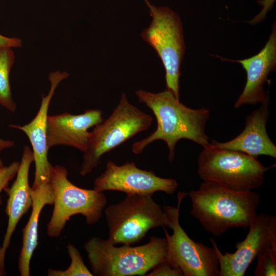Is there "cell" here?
<instances>
[{
	"label": "cell",
	"instance_id": "44dd1931",
	"mask_svg": "<svg viewBox=\"0 0 276 276\" xmlns=\"http://www.w3.org/2000/svg\"><path fill=\"white\" fill-rule=\"evenodd\" d=\"M147 276H182L180 268L169 258L156 265L147 274Z\"/></svg>",
	"mask_w": 276,
	"mask_h": 276
},
{
	"label": "cell",
	"instance_id": "9a60e30c",
	"mask_svg": "<svg viewBox=\"0 0 276 276\" xmlns=\"http://www.w3.org/2000/svg\"><path fill=\"white\" fill-rule=\"evenodd\" d=\"M34 162L32 150L25 146L16 178L10 188H6L8 199L6 212L8 222L0 252V275H5L4 262L6 252L9 246L12 236L21 218L32 206V200L30 194L31 188L29 183V173Z\"/></svg>",
	"mask_w": 276,
	"mask_h": 276
},
{
	"label": "cell",
	"instance_id": "9c48e42d",
	"mask_svg": "<svg viewBox=\"0 0 276 276\" xmlns=\"http://www.w3.org/2000/svg\"><path fill=\"white\" fill-rule=\"evenodd\" d=\"M187 195V192H178L177 207L167 205L173 223L172 235L164 227L168 258L180 268L184 276H219V263L214 248L194 241L179 224L180 204Z\"/></svg>",
	"mask_w": 276,
	"mask_h": 276
},
{
	"label": "cell",
	"instance_id": "484cf974",
	"mask_svg": "<svg viewBox=\"0 0 276 276\" xmlns=\"http://www.w3.org/2000/svg\"><path fill=\"white\" fill-rule=\"evenodd\" d=\"M3 166H4V164H3V161L2 160V159L0 158V168L3 167Z\"/></svg>",
	"mask_w": 276,
	"mask_h": 276
},
{
	"label": "cell",
	"instance_id": "2e32d148",
	"mask_svg": "<svg viewBox=\"0 0 276 276\" xmlns=\"http://www.w3.org/2000/svg\"><path fill=\"white\" fill-rule=\"evenodd\" d=\"M269 103L263 104L248 114L245 119L243 130L236 137L226 142H211L218 147L233 150L257 157L266 155L276 158V146L269 138L266 130L269 120Z\"/></svg>",
	"mask_w": 276,
	"mask_h": 276
},
{
	"label": "cell",
	"instance_id": "4fadbf2b",
	"mask_svg": "<svg viewBox=\"0 0 276 276\" xmlns=\"http://www.w3.org/2000/svg\"><path fill=\"white\" fill-rule=\"evenodd\" d=\"M231 61L240 63L247 74L245 87L236 100L234 108L237 109L246 104L269 103V98L263 86L268 75L276 67L275 24L267 42L257 54L248 58Z\"/></svg>",
	"mask_w": 276,
	"mask_h": 276
},
{
	"label": "cell",
	"instance_id": "6da1fadb",
	"mask_svg": "<svg viewBox=\"0 0 276 276\" xmlns=\"http://www.w3.org/2000/svg\"><path fill=\"white\" fill-rule=\"evenodd\" d=\"M135 95L139 101L153 112L157 127L149 135L132 144V151L134 154L141 153L154 141L162 140L167 145L168 160L171 163L179 140H189L202 147L210 143L205 132L206 123L210 118L208 109L189 108L167 88L156 93L141 89L135 91Z\"/></svg>",
	"mask_w": 276,
	"mask_h": 276
},
{
	"label": "cell",
	"instance_id": "5bb4252c",
	"mask_svg": "<svg viewBox=\"0 0 276 276\" xmlns=\"http://www.w3.org/2000/svg\"><path fill=\"white\" fill-rule=\"evenodd\" d=\"M102 115L101 110L94 109L79 114L64 112L48 116L47 140L49 149L62 145L84 152L89 134L88 130L103 121Z\"/></svg>",
	"mask_w": 276,
	"mask_h": 276
},
{
	"label": "cell",
	"instance_id": "cb8c5ba5",
	"mask_svg": "<svg viewBox=\"0 0 276 276\" xmlns=\"http://www.w3.org/2000/svg\"><path fill=\"white\" fill-rule=\"evenodd\" d=\"M22 40L18 38L8 37L0 34V48H20L22 46Z\"/></svg>",
	"mask_w": 276,
	"mask_h": 276
},
{
	"label": "cell",
	"instance_id": "e0dca14e",
	"mask_svg": "<svg viewBox=\"0 0 276 276\" xmlns=\"http://www.w3.org/2000/svg\"><path fill=\"white\" fill-rule=\"evenodd\" d=\"M32 200V212L22 229V247L18 261L21 276L30 275V264L33 252L38 244V226L39 216L44 206L53 205L54 194L50 180H45L30 191Z\"/></svg>",
	"mask_w": 276,
	"mask_h": 276
},
{
	"label": "cell",
	"instance_id": "ba28073f",
	"mask_svg": "<svg viewBox=\"0 0 276 276\" xmlns=\"http://www.w3.org/2000/svg\"><path fill=\"white\" fill-rule=\"evenodd\" d=\"M144 1L152 20L141 36L157 53L165 70L167 88L179 100L180 66L186 48L182 22L170 8Z\"/></svg>",
	"mask_w": 276,
	"mask_h": 276
},
{
	"label": "cell",
	"instance_id": "603a6c76",
	"mask_svg": "<svg viewBox=\"0 0 276 276\" xmlns=\"http://www.w3.org/2000/svg\"><path fill=\"white\" fill-rule=\"evenodd\" d=\"M275 0H261L257 1L258 3L263 6L261 12L251 19L249 23L255 25L261 22L264 19L267 13L273 7Z\"/></svg>",
	"mask_w": 276,
	"mask_h": 276
},
{
	"label": "cell",
	"instance_id": "3957f363",
	"mask_svg": "<svg viewBox=\"0 0 276 276\" xmlns=\"http://www.w3.org/2000/svg\"><path fill=\"white\" fill-rule=\"evenodd\" d=\"M84 248L93 275H144L168 259L167 240L158 237H151L140 246L120 247L108 239L94 237L85 243Z\"/></svg>",
	"mask_w": 276,
	"mask_h": 276
},
{
	"label": "cell",
	"instance_id": "277c9868",
	"mask_svg": "<svg viewBox=\"0 0 276 276\" xmlns=\"http://www.w3.org/2000/svg\"><path fill=\"white\" fill-rule=\"evenodd\" d=\"M105 215L108 240L114 245L140 242L154 228L171 229L172 220L167 205L163 209L149 195H126L120 202L107 206Z\"/></svg>",
	"mask_w": 276,
	"mask_h": 276
},
{
	"label": "cell",
	"instance_id": "7c38bea8",
	"mask_svg": "<svg viewBox=\"0 0 276 276\" xmlns=\"http://www.w3.org/2000/svg\"><path fill=\"white\" fill-rule=\"evenodd\" d=\"M66 72L55 71L49 75L50 88L48 94L42 96L39 109L34 119L29 123L9 126L24 132L28 137L32 146L35 163V176L32 188H35L42 182L50 180L53 166L48 157L49 148L47 145V119L50 102L59 83L68 77Z\"/></svg>",
	"mask_w": 276,
	"mask_h": 276
},
{
	"label": "cell",
	"instance_id": "ac0fdd59",
	"mask_svg": "<svg viewBox=\"0 0 276 276\" xmlns=\"http://www.w3.org/2000/svg\"><path fill=\"white\" fill-rule=\"evenodd\" d=\"M14 61L12 48H0V104L13 113L16 105L12 96L9 75Z\"/></svg>",
	"mask_w": 276,
	"mask_h": 276
},
{
	"label": "cell",
	"instance_id": "8fae6325",
	"mask_svg": "<svg viewBox=\"0 0 276 276\" xmlns=\"http://www.w3.org/2000/svg\"><path fill=\"white\" fill-rule=\"evenodd\" d=\"M178 186L175 179L162 178L151 170L140 169L133 162L119 166L109 160L104 172L95 179L94 189L101 192L113 190L126 195L152 196L158 191L172 194Z\"/></svg>",
	"mask_w": 276,
	"mask_h": 276
},
{
	"label": "cell",
	"instance_id": "52a82bcc",
	"mask_svg": "<svg viewBox=\"0 0 276 276\" xmlns=\"http://www.w3.org/2000/svg\"><path fill=\"white\" fill-rule=\"evenodd\" d=\"M67 175L65 167L54 166L50 179L54 194V209L47 227V234L51 237H59L66 222L76 214L85 217L88 225L96 223L107 204L103 192L78 187L68 180Z\"/></svg>",
	"mask_w": 276,
	"mask_h": 276
},
{
	"label": "cell",
	"instance_id": "d4e9b609",
	"mask_svg": "<svg viewBox=\"0 0 276 276\" xmlns=\"http://www.w3.org/2000/svg\"><path fill=\"white\" fill-rule=\"evenodd\" d=\"M15 143L12 141L5 140L0 138V153L6 149L13 147Z\"/></svg>",
	"mask_w": 276,
	"mask_h": 276
},
{
	"label": "cell",
	"instance_id": "4316f807",
	"mask_svg": "<svg viewBox=\"0 0 276 276\" xmlns=\"http://www.w3.org/2000/svg\"><path fill=\"white\" fill-rule=\"evenodd\" d=\"M1 247H2V246H0V252H1Z\"/></svg>",
	"mask_w": 276,
	"mask_h": 276
},
{
	"label": "cell",
	"instance_id": "30bf717a",
	"mask_svg": "<svg viewBox=\"0 0 276 276\" xmlns=\"http://www.w3.org/2000/svg\"><path fill=\"white\" fill-rule=\"evenodd\" d=\"M245 238L238 242L233 253H222L213 239H210L219 267V276H243L258 254L276 244V217L258 214L249 226Z\"/></svg>",
	"mask_w": 276,
	"mask_h": 276
},
{
	"label": "cell",
	"instance_id": "8992f818",
	"mask_svg": "<svg viewBox=\"0 0 276 276\" xmlns=\"http://www.w3.org/2000/svg\"><path fill=\"white\" fill-rule=\"evenodd\" d=\"M197 165V173L204 181L216 182L239 191L260 188L265 173L274 166L265 167L257 157L221 148L212 142L203 147Z\"/></svg>",
	"mask_w": 276,
	"mask_h": 276
},
{
	"label": "cell",
	"instance_id": "d6986e66",
	"mask_svg": "<svg viewBox=\"0 0 276 276\" xmlns=\"http://www.w3.org/2000/svg\"><path fill=\"white\" fill-rule=\"evenodd\" d=\"M68 254L71 259L69 267L65 270L49 269L48 276H93V274L84 264L78 250L73 244L67 245Z\"/></svg>",
	"mask_w": 276,
	"mask_h": 276
},
{
	"label": "cell",
	"instance_id": "7402d4cb",
	"mask_svg": "<svg viewBox=\"0 0 276 276\" xmlns=\"http://www.w3.org/2000/svg\"><path fill=\"white\" fill-rule=\"evenodd\" d=\"M20 162L15 161L8 166L0 168V193L8 185L9 182L16 175Z\"/></svg>",
	"mask_w": 276,
	"mask_h": 276
},
{
	"label": "cell",
	"instance_id": "7a4b0ae2",
	"mask_svg": "<svg viewBox=\"0 0 276 276\" xmlns=\"http://www.w3.org/2000/svg\"><path fill=\"white\" fill-rule=\"evenodd\" d=\"M188 195L191 215L214 236L232 228H248L260 202L259 195L252 190H233L210 181H204Z\"/></svg>",
	"mask_w": 276,
	"mask_h": 276
},
{
	"label": "cell",
	"instance_id": "ffe728a7",
	"mask_svg": "<svg viewBox=\"0 0 276 276\" xmlns=\"http://www.w3.org/2000/svg\"><path fill=\"white\" fill-rule=\"evenodd\" d=\"M256 258L257 262L254 272L255 276L276 275V244L261 251Z\"/></svg>",
	"mask_w": 276,
	"mask_h": 276
},
{
	"label": "cell",
	"instance_id": "5b68a950",
	"mask_svg": "<svg viewBox=\"0 0 276 276\" xmlns=\"http://www.w3.org/2000/svg\"><path fill=\"white\" fill-rule=\"evenodd\" d=\"M153 118L130 103L125 93L110 115L89 132L80 171L85 176L98 166L102 155L149 129Z\"/></svg>",
	"mask_w": 276,
	"mask_h": 276
}]
</instances>
